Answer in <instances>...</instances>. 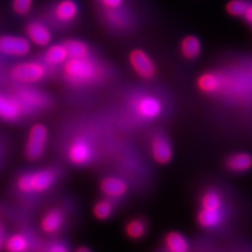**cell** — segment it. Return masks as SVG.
Here are the masks:
<instances>
[{
  "label": "cell",
  "mask_w": 252,
  "mask_h": 252,
  "mask_svg": "<svg viewBox=\"0 0 252 252\" xmlns=\"http://www.w3.org/2000/svg\"><path fill=\"white\" fill-rule=\"evenodd\" d=\"M63 75L74 85H85L96 81L101 75L99 65L92 58H68L63 66Z\"/></svg>",
  "instance_id": "cell-1"
},
{
  "label": "cell",
  "mask_w": 252,
  "mask_h": 252,
  "mask_svg": "<svg viewBox=\"0 0 252 252\" xmlns=\"http://www.w3.org/2000/svg\"><path fill=\"white\" fill-rule=\"evenodd\" d=\"M131 109L140 119L152 121L162 114L163 104L159 98L154 94H138L130 102Z\"/></svg>",
  "instance_id": "cell-2"
},
{
  "label": "cell",
  "mask_w": 252,
  "mask_h": 252,
  "mask_svg": "<svg viewBox=\"0 0 252 252\" xmlns=\"http://www.w3.org/2000/svg\"><path fill=\"white\" fill-rule=\"evenodd\" d=\"M11 78L19 83H35L42 80L46 74L44 64L37 61L21 62L11 69Z\"/></svg>",
  "instance_id": "cell-3"
},
{
  "label": "cell",
  "mask_w": 252,
  "mask_h": 252,
  "mask_svg": "<svg viewBox=\"0 0 252 252\" xmlns=\"http://www.w3.org/2000/svg\"><path fill=\"white\" fill-rule=\"evenodd\" d=\"M128 61L133 72L144 80H152L157 75V66L154 60L143 50H132L128 55Z\"/></svg>",
  "instance_id": "cell-4"
},
{
  "label": "cell",
  "mask_w": 252,
  "mask_h": 252,
  "mask_svg": "<svg viewBox=\"0 0 252 252\" xmlns=\"http://www.w3.org/2000/svg\"><path fill=\"white\" fill-rule=\"evenodd\" d=\"M47 139V129L42 124H36L31 128L26 147V156L29 160L35 161L44 152Z\"/></svg>",
  "instance_id": "cell-5"
},
{
  "label": "cell",
  "mask_w": 252,
  "mask_h": 252,
  "mask_svg": "<svg viewBox=\"0 0 252 252\" xmlns=\"http://www.w3.org/2000/svg\"><path fill=\"white\" fill-rule=\"evenodd\" d=\"M15 99L19 103L22 113L28 114L35 109L42 108L50 103V98L46 94L32 89L20 91Z\"/></svg>",
  "instance_id": "cell-6"
},
{
  "label": "cell",
  "mask_w": 252,
  "mask_h": 252,
  "mask_svg": "<svg viewBox=\"0 0 252 252\" xmlns=\"http://www.w3.org/2000/svg\"><path fill=\"white\" fill-rule=\"evenodd\" d=\"M31 50V41L28 38L3 35L0 36V53L7 56H26Z\"/></svg>",
  "instance_id": "cell-7"
},
{
  "label": "cell",
  "mask_w": 252,
  "mask_h": 252,
  "mask_svg": "<svg viewBox=\"0 0 252 252\" xmlns=\"http://www.w3.org/2000/svg\"><path fill=\"white\" fill-rule=\"evenodd\" d=\"M151 153L156 163L165 165L168 164L173 156V149L170 142L163 133H157L151 141Z\"/></svg>",
  "instance_id": "cell-8"
},
{
  "label": "cell",
  "mask_w": 252,
  "mask_h": 252,
  "mask_svg": "<svg viewBox=\"0 0 252 252\" xmlns=\"http://www.w3.org/2000/svg\"><path fill=\"white\" fill-rule=\"evenodd\" d=\"M196 88L206 94H215L226 88V78L217 72H205L196 79Z\"/></svg>",
  "instance_id": "cell-9"
},
{
  "label": "cell",
  "mask_w": 252,
  "mask_h": 252,
  "mask_svg": "<svg viewBox=\"0 0 252 252\" xmlns=\"http://www.w3.org/2000/svg\"><path fill=\"white\" fill-rule=\"evenodd\" d=\"M68 159L76 165L88 164L93 157V148L90 142L84 138L75 139L68 147Z\"/></svg>",
  "instance_id": "cell-10"
},
{
  "label": "cell",
  "mask_w": 252,
  "mask_h": 252,
  "mask_svg": "<svg viewBox=\"0 0 252 252\" xmlns=\"http://www.w3.org/2000/svg\"><path fill=\"white\" fill-rule=\"evenodd\" d=\"M100 190L110 199H118L123 196L128 190V185L124 180L118 177H105L100 182Z\"/></svg>",
  "instance_id": "cell-11"
},
{
  "label": "cell",
  "mask_w": 252,
  "mask_h": 252,
  "mask_svg": "<svg viewBox=\"0 0 252 252\" xmlns=\"http://www.w3.org/2000/svg\"><path fill=\"white\" fill-rule=\"evenodd\" d=\"M28 39L38 46H45L52 40L51 31L43 23L39 21H32L26 28Z\"/></svg>",
  "instance_id": "cell-12"
},
{
  "label": "cell",
  "mask_w": 252,
  "mask_h": 252,
  "mask_svg": "<svg viewBox=\"0 0 252 252\" xmlns=\"http://www.w3.org/2000/svg\"><path fill=\"white\" fill-rule=\"evenodd\" d=\"M202 44L200 39L194 35H187L183 37L180 43V52L186 60H194L200 56Z\"/></svg>",
  "instance_id": "cell-13"
},
{
  "label": "cell",
  "mask_w": 252,
  "mask_h": 252,
  "mask_svg": "<svg viewBox=\"0 0 252 252\" xmlns=\"http://www.w3.org/2000/svg\"><path fill=\"white\" fill-rule=\"evenodd\" d=\"M79 12V7L76 1L74 0H61L55 6L54 15L55 18L60 22H70L74 20Z\"/></svg>",
  "instance_id": "cell-14"
},
{
  "label": "cell",
  "mask_w": 252,
  "mask_h": 252,
  "mask_svg": "<svg viewBox=\"0 0 252 252\" xmlns=\"http://www.w3.org/2000/svg\"><path fill=\"white\" fill-rule=\"evenodd\" d=\"M21 114L22 110L17 100L0 94V118L6 121H16Z\"/></svg>",
  "instance_id": "cell-15"
},
{
  "label": "cell",
  "mask_w": 252,
  "mask_h": 252,
  "mask_svg": "<svg viewBox=\"0 0 252 252\" xmlns=\"http://www.w3.org/2000/svg\"><path fill=\"white\" fill-rule=\"evenodd\" d=\"M54 172L49 169H43L35 172H31V183L34 191H44L49 189L55 182Z\"/></svg>",
  "instance_id": "cell-16"
},
{
  "label": "cell",
  "mask_w": 252,
  "mask_h": 252,
  "mask_svg": "<svg viewBox=\"0 0 252 252\" xmlns=\"http://www.w3.org/2000/svg\"><path fill=\"white\" fill-rule=\"evenodd\" d=\"M226 167L231 172H245L252 167V157L247 153H236L228 157Z\"/></svg>",
  "instance_id": "cell-17"
},
{
  "label": "cell",
  "mask_w": 252,
  "mask_h": 252,
  "mask_svg": "<svg viewBox=\"0 0 252 252\" xmlns=\"http://www.w3.org/2000/svg\"><path fill=\"white\" fill-rule=\"evenodd\" d=\"M148 229L147 222L142 218H132L124 226V232L128 239L139 241L146 235Z\"/></svg>",
  "instance_id": "cell-18"
},
{
  "label": "cell",
  "mask_w": 252,
  "mask_h": 252,
  "mask_svg": "<svg viewBox=\"0 0 252 252\" xmlns=\"http://www.w3.org/2000/svg\"><path fill=\"white\" fill-rule=\"evenodd\" d=\"M64 222V214L60 209H52L43 217L41 227L46 233L57 232Z\"/></svg>",
  "instance_id": "cell-19"
},
{
  "label": "cell",
  "mask_w": 252,
  "mask_h": 252,
  "mask_svg": "<svg viewBox=\"0 0 252 252\" xmlns=\"http://www.w3.org/2000/svg\"><path fill=\"white\" fill-rule=\"evenodd\" d=\"M164 245L168 252H188L189 250L187 239L178 231H170L165 235Z\"/></svg>",
  "instance_id": "cell-20"
},
{
  "label": "cell",
  "mask_w": 252,
  "mask_h": 252,
  "mask_svg": "<svg viewBox=\"0 0 252 252\" xmlns=\"http://www.w3.org/2000/svg\"><path fill=\"white\" fill-rule=\"evenodd\" d=\"M68 59L66 47L64 44H53L43 55V60L49 65H58Z\"/></svg>",
  "instance_id": "cell-21"
},
{
  "label": "cell",
  "mask_w": 252,
  "mask_h": 252,
  "mask_svg": "<svg viewBox=\"0 0 252 252\" xmlns=\"http://www.w3.org/2000/svg\"><path fill=\"white\" fill-rule=\"evenodd\" d=\"M223 219V214L220 210H207L201 208L196 214V222L202 227L209 229L218 226Z\"/></svg>",
  "instance_id": "cell-22"
},
{
  "label": "cell",
  "mask_w": 252,
  "mask_h": 252,
  "mask_svg": "<svg viewBox=\"0 0 252 252\" xmlns=\"http://www.w3.org/2000/svg\"><path fill=\"white\" fill-rule=\"evenodd\" d=\"M201 208L207 210H222L223 198L217 189H208L201 196Z\"/></svg>",
  "instance_id": "cell-23"
},
{
  "label": "cell",
  "mask_w": 252,
  "mask_h": 252,
  "mask_svg": "<svg viewBox=\"0 0 252 252\" xmlns=\"http://www.w3.org/2000/svg\"><path fill=\"white\" fill-rule=\"evenodd\" d=\"M66 47L68 58H88L90 57V47L84 41L78 39H68L64 43Z\"/></svg>",
  "instance_id": "cell-24"
},
{
  "label": "cell",
  "mask_w": 252,
  "mask_h": 252,
  "mask_svg": "<svg viewBox=\"0 0 252 252\" xmlns=\"http://www.w3.org/2000/svg\"><path fill=\"white\" fill-rule=\"evenodd\" d=\"M115 209V204L110 198H106L99 200L96 204L94 205L93 214L97 220H105L112 217Z\"/></svg>",
  "instance_id": "cell-25"
},
{
  "label": "cell",
  "mask_w": 252,
  "mask_h": 252,
  "mask_svg": "<svg viewBox=\"0 0 252 252\" xmlns=\"http://www.w3.org/2000/svg\"><path fill=\"white\" fill-rule=\"evenodd\" d=\"M4 248L6 252H28L30 243L25 235L16 233L5 240Z\"/></svg>",
  "instance_id": "cell-26"
},
{
  "label": "cell",
  "mask_w": 252,
  "mask_h": 252,
  "mask_svg": "<svg viewBox=\"0 0 252 252\" xmlns=\"http://www.w3.org/2000/svg\"><path fill=\"white\" fill-rule=\"evenodd\" d=\"M249 2L247 0H230L228 1L225 9L226 12L233 17H244Z\"/></svg>",
  "instance_id": "cell-27"
},
{
  "label": "cell",
  "mask_w": 252,
  "mask_h": 252,
  "mask_svg": "<svg viewBox=\"0 0 252 252\" xmlns=\"http://www.w3.org/2000/svg\"><path fill=\"white\" fill-rule=\"evenodd\" d=\"M33 3L34 0H13L12 6L16 14L23 16L31 11Z\"/></svg>",
  "instance_id": "cell-28"
},
{
  "label": "cell",
  "mask_w": 252,
  "mask_h": 252,
  "mask_svg": "<svg viewBox=\"0 0 252 252\" xmlns=\"http://www.w3.org/2000/svg\"><path fill=\"white\" fill-rule=\"evenodd\" d=\"M106 10H118L123 4V0H99Z\"/></svg>",
  "instance_id": "cell-29"
},
{
  "label": "cell",
  "mask_w": 252,
  "mask_h": 252,
  "mask_svg": "<svg viewBox=\"0 0 252 252\" xmlns=\"http://www.w3.org/2000/svg\"><path fill=\"white\" fill-rule=\"evenodd\" d=\"M47 252H68V249L63 243L57 242V243L52 244V245L49 247Z\"/></svg>",
  "instance_id": "cell-30"
},
{
  "label": "cell",
  "mask_w": 252,
  "mask_h": 252,
  "mask_svg": "<svg viewBox=\"0 0 252 252\" xmlns=\"http://www.w3.org/2000/svg\"><path fill=\"white\" fill-rule=\"evenodd\" d=\"M244 19L246 20L248 25L252 26V2L251 3L249 2V5L245 12V15H244Z\"/></svg>",
  "instance_id": "cell-31"
},
{
  "label": "cell",
  "mask_w": 252,
  "mask_h": 252,
  "mask_svg": "<svg viewBox=\"0 0 252 252\" xmlns=\"http://www.w3.org/2000/svg\"><path fill=\"white\" fill-rule=\"evenodd\" d=\"M5 243V229L4 227L0 226V250L2 249V247L4 246Z\"/></svg>",
  "instance_id": "cell-32"
},
{
  "label": "cell",
  "mask_w": 252,
  "mask_h": 252,
  "mask_svg": "<svg viewBox=\"0 0 252 252\" xmlns=\"http://www.w3.org/2000/svg\"><path fill=\"white\" fill-rule=\"evenodd\" d=\"M76 252H92L88 247H84V246H82V247H79L77 250H76Z\"/></svg>",
  "instance_id": "cell-33"
}]
</instances>
